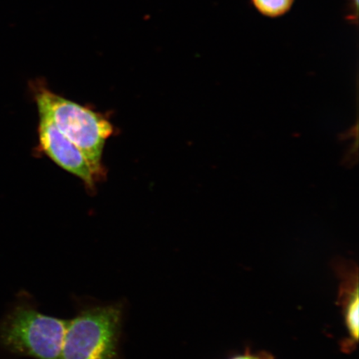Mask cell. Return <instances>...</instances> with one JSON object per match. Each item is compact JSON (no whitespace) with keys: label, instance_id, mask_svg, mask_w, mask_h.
<instances>
[{"label":"cell","instance_id":"6da1fadb","mask_svg":"<svg viewBox=\"0 0 359 359\" xmlns=\"http://www.w3.org/2000/svg\"><path fill=\"white\" fill-rule=\"evenodd\" d=\"M29 88L39 115L50 121L82 152L100 181L104 179L103 151L114 134V126L107 115L52 91L43 80L33 81Z\"/></svg>","mask_w":359,"mask_h":359},{"label":"cell","instance_id":"7a4b0ae2","mask_svg":"<svg viewBox=\"0 0 359 359\" xmlns=\"http://www.w3.org/2000/svg\"><path fill=\"white\" fill-rule=\"evenodd\" d=\"M69 320L45 316L20 299L0 318V353L34 359H58Z\"/></svg>","mask_w":359,"mask_h":359},{"label":"cell","instance_id":"52a82bcc","mask_svg":"<svg viewBox=\"0 0 359 359\" xmlns=\"http://www.w3.org/2000/svg\"><path fill=\"white\" fill-rule=\"evenodd\" d=\"M350 6H351L352 15L350 20L356 21L358 19V0H350Z\"/></svg>","mask_w":359,"mask_h":359},{"label":"cell","instance_id":"277c9868","mask_svg":"<svg viewBox=\"0 0 359 359\" xmlns=\"http://www.w3.org/2000/svg\"><path fill=\"white\" fill-rule=\"evenodd\" d=\"M38 137L39 154L46 156L58 168L81 180L88 192H95L97 183L100 180L82 152L58 131L50 121L40 115Z\"/></svg>","mask_w":359,"mask_h":359},{"label":"cell","instance_id":"3957f363","mask_svg":"<svg viewBox=\"0 0 359 359\" xmlns=\"http://www.w3.org/2000/svg\"><path fill=\"white\" fill-rule=\"evenodd\" d=\"M123 318L120 304L83 309L67 323L58 359H119Z\"/></svg>","mask_w":359,"mask_h":359},{"label":"cell","instance_id":"5b68a950","mask_svg":"<svg viewBox=\"0 0 359 359\" xmlns=\"http://www.w3.org/2000/svg\"><path fill=\"white\" fill-rule=\"evenodd\" d=\"M251 3L260 15L276 19L290 12L294 0H251Z\"/></svg>","mask_w":359,"mask_h":359},{"label":"cell","instance_id":"8992f818","mask_svg":"<svg viewBox=\"0 0 359 359\" xmlns=\"http://www.w3.org/2000/svg\"><path fill=\"white\" fill-rule=\"evenodd\" d=\"M346 322L350 333L352 334L354 339L357 340L358 337V292L354 299L348 304L347 309Z\"/></svg>","mask_w":359,"mask_h":359},{"label":"cell","instance_id":"ba28073f","mask_svg":"<svg viewBox=\"0 0 359 359\" xmlns=\"http://www.w3.org/2000/svg\"><path fill=\"white\" fill-rule=\"evenodd\" d=\"M232 359H268L264 357H259L257 355H250V354H245V355L238 356Z\"/></svg>","mask_w":359,"mask_h":359}]
</instances>
